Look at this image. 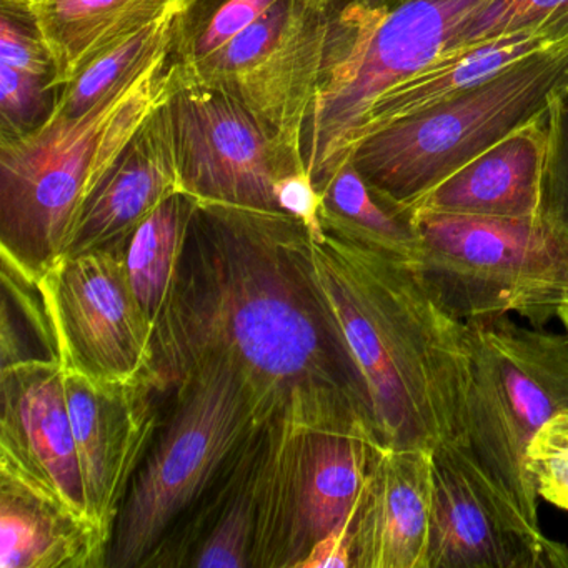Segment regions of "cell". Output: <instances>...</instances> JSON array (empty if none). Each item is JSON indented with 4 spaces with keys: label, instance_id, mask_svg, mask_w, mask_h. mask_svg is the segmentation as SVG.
<instances>
[{
    "label": "cell",
    "instance_id": "obj_1",
    "mask_svg": "<svg viewBox=\"0 0 568 568\" xmlns=\"http://www.w3.org/2000/svg\"><path fill=\"white\" fill-rule=\"evenodd\" d=\"M154 345L161 390L202 358L224 355L247 378L265 422L287 415L372 425L315 272L311 234L285 212L197 201Z\"/></svg>",
    "mask_w": 568,
    "mask_h": 568
},
{
    "label": "cell",
    "instance_id": "obj_2",
    "mask_svg": "<svg viewBox=\"0 0 568 568\" xmlns=\"http://www.w3.org/2000/svg\"><path fill=\"white\" fill-rule=\"evenodd\" d=\"M312 254L382 447L435 452L457 440L468 384L465 322L410 262L331 232L312 241Z\"/></svg>",
    "mask_w": 568,
    "mask_h": 568
},
{
    "label": "cell",
    "instance_id": "obj_3",
    "mask_svg": "<svg viewBox=\"0 0 568 568\" xmlns=\"http://www.w3.org/2000/svg\"><path fill=\"white\" fill-rule=\"evenodd\" d=\"M168 59L169 51L81 118L0 139L2 265L38 282L64 257L85 202L168 99Z\"/></svg>",
    "mask_w": 568,
    "mask_h": 568
},
{
    "label": "cell",
    "instance_id": "obj_4",
    "mask_svg": "<svg viewBox=\"0 0 568 568\" xmlns=\"http://www.w3.org/2000/svg\"><path fill=\"white\" fill-rule=\"evenodd\" d=\"M498 0H400L327 4L328 29L302 151L315 189L351 158L355 134L382 94L464 41Z\"/></svg>",
    "mask_w": 568,
    "mask_h": 568
},
{
    "label": "cell",
    "instance_id": "obj_5",
    "mask_svg": "<svg viewBox=\"0 0 568 568\" xmlns=\"http://www.w3.org/2000/svg\"><path fill=\"white\" fill-rule=\"evenodd\" d=\"M164 434L152 442L119 511L108 568H142L187 520L267 424L241 368L211 355L174 385Z\"/></svg>",
    "mask_w": 568,
    "mask_h": 568
},
{
    "label": "cell",
    "instance_id": "obj_6",
    "mask_svg": "<svg viewBox=\"0 0 568 568\" xmlns=\"http://www.w3.org/2000/svg\"><path fill=\"white\" fill-rule=\"evenodd\" d=\"M465 341L468 384L455 442L521 530L547 537L525 457L541 425L568 410V334L504 314L465 322Z\"/></svg>",
    "mask_w": 568,
    "mask_h": 568
},
{
    "label": "cell",
    "instance_id": "obj_7",
    "mask_svg": "<svg viewBox=\"0 0 568 568\" xmlns=\"http://www.w3.org/2000/svg\"><path fill=\"white\" fill-rule=\"evenodd\" d=\"M410 215L420 237L412 265L458 321L518 314L540 325L568 302V241L544 215Z\"/></svg>",
    "mask_w": 568,
    "mask_h": 568
},
{
    "label": "cell",
    "instance_id": "obj_8",
    "mask_svg": "<svg viewBox=\"0 0 568 568\" xmlns=\"http://www.w3.org/2000/svg\"><path fill=\"white\" fill-rule=\"evenodd\" d=\"M568 41L480 88L382 129L351 154L367 184L400 211L500 141L560 94Z\"/></svg>",
    "mask_w": 568,
    "mask_h": 568
},
{
    "label": "cell",
    "instance_id": "obj_9",
    "mask_svg": "<svg viewBox=\"0 0 568 568\" xmlns=\"http://www.w3.org/2000/svg\"><path fill=\"white\" fill-rule=\"evenodd\" d=\"M381 447L364 418H271L252 568H297L321 538L354 521Z\"/></svg>",
    "mask_w": 568,
    "mask_h": 568
},
{
    "label": "cell",
    "instance_id": "obj_10",
    "mask_svg": "<svg viewBox=\"0 0 568 568\" xmlns=\"http://www.w3.org/2000/svg\"><path fill=\"white\" fill-rule=\"evenodd\" d=\"M125 242L65 255L38 288L65 371L94 381H149L159 388L154 328L132 291Z\"/></svg>",
    "mask_w": 568,
    "mask_h": 568
},
{
    "label": "cell",
    "instance_id": "obj_11",
    "mask_svg": "<svg viewBox=\"0 0 568 568\" xmlns=\"http://www.w3.org/2000/svg\"><path fill=\"white\" fill-rule=\"evenodd\" d=\"M165 109L182 187L197 201L281 211L278 184L308 171L301 148L225 92L171 75Z\"/></svg>",
    "mask_w": 568,
    "mask_h": 568
},
{
    "label": "cell",
    "instance_id": "obj_12",
    "mask_svg": "<svg viewBox=\"0 0 568 568\" xmlns=\"http://www.w3.org/2000/svg\"><path fill=\"white\" fill-rule=\"evenodd\" d=\"M327 29L325 0H281L191 71L169 72L175 81L225 92L278 138L302 149L305 121L321 79Z\"/></svg>",
    "mask_w": 568,
    "mask_h": 568
},
{
    "label": "cell",
    "instance_id": "obj_13",
    "mask_svg": "<svg viewBox=\"0 0 568 568\" xmlns=\"http://www.w3.org/2000/svg\"><path fill=\"white\" fill-rule=\"evenodd\" d=\"M64 368V367H62ZM89 517L109 541L158 430L152 382H104L64 368Z\"/></svg>",
    "mask_w": 568,
    "mask_h": 568
},
{
    "label": "cell",
    "instance_id": "obj_14",
    "mask_svg": "<svg viewBox=\"0 0 568 568\" xmlns=\"http://www.w3.org/2000/svg\"><path fill=\"white\" fill-rule=\"evenodd\" d=\"M428 568H568V547L525 534L450 442L434 452Z\"/></svg>",
    "mask_w": 568,
    "mask_h": 568
},
{
    "label": "cell",
    "instance_id": "obj_15",
    "mask_svg": "<svg viewBox=\"0 0 568 568\" xmlns=\"http://www.w3.org/2000/svg\"><path fill=\"white\" fill-rule=\"evenodd\" d=\"M0 474L89 517L65 397L64 368L54 357L0 367Z\"/></svg>",
    "mask_w": 568,
    "mask_h": 568
},
{
    "label": "cell",
    "instance_id": "obj_16",
    "mask_svg": "<svg viewBox=\"0 0 568 568\" xmlns=\"http://www.w3.org/2000/svg\"><path fill=\"white\" fill-rule=\"evenodd\" d=\"M434 452L381 447L354 521V568H428Z\"/></svg>",
    "mask_w": 568,
    "mask_h": 568
},
{
    "label": "cell",
    "instance_id": "obj_17",
    "mask_svg": "<svg viewBox=\"0 0 568 568\" xmlns=\"http://www.w3.org/2000/svg\"><path fill=\"white\" fill-rule=\"evenodd\" d=\"M551 101L544 111L521 122L435 185L410 211L422 209L497 219L538 217L554 149Z\"/></svg>",
    "mask_w": 568,
    "mask_h": 568
},
{
    "label": "cell",
    "instance_id": "obj_18",
    "mask_svg": "<svg viewBox=\"0 0 568 568\" xmlns=\"http://www.w3.org/2000/svg\"><path fill=\"white\" fill-rule=\"evenodd\" d=\"M179 192L184 187L164 102L85 202L64 257L129 241L162 202Z\"/></svg>",
    "mask_w": 568,
    "mask_h": 568
},
{
    "label": "cell",
    "instance_id": "obj_19",
    "mask_svg": "<svg viewBox=\"0 0 568 568\" xmlns=\"http://www.w3.org/2000/svg\"><path fill=\"white\" fill-rule=\"evenodd\" d=\"M567 41L568 32L564 29L538 28L445 52L434 64L388 89L374 102L355 134L352 151L382 129L480 88L508 69Z\"/></svg>",
    "mask_w": 568,
    "mask_h": 568
},
{
    "label": "cell",
    "instance_id": "obj_20",
    "mask_svg": "<svg viewBox=\"0 0 568 568\" xmlns=\"http://www.w3.org/2000/svg\"><path fill=\"white\" fill-rule=\"evenodd\" d=\"M109 548L91 518L0 474V568H105Z\"/></svg>",
    "mask_w": 568,
    "mask_h": 568
},
{
    "label": "cell",
    "instance_id": "obj_21",
    "mask_svg": "<svg viewBox=\"0 0 568 568\" xmlns=\"http://www.w3.org/2000/svg\"><path fill=\"white\" fill-rule=\"evenodd\" d=\"M185 0H39L29 6L64 88L109 48L184 8Z\"/></svg>",
    "mask_w": 568,
    "mask_h": 568
},
{
    "label": "cell",
    "instance_id": "obj_22",
    "mask_svg": "<svg viewBox=\"0 0 568 568\" xmlns=\"http://www.w3.org/2000/svg\"><path fill=\"white\" fill-rule=\"evenodd\" d=\"M325 232L405 262H414L420 237L408 212L382 199L351 159L321 189Z\"/></svg>",
    "mask_w": 568,
    "mask_h": 568
},
{
    "label": "cell",
    "instance_id": "obj_23",
    "mask_svg": "<svg viewBox=\"0 0 568 568\" xmlns=\"http://www.w3.org/2000/svg\"><path fill=\"white\" fill-rule=\"evenodd\" d=\"M195 204L187 192L172 195L125 242L129 281L154 331L178 282Z\"/></svg>",
    "mask_w": 568,
    "mask_h": 568
},
{
    "label": "cell",
    "instance_id": "obj_24",
    "mask_svg": "<svg viewBox=\"0 0 568 568\" xmlns=\"http://www.w3.org/2000/svg\"><path fill=\"white\" fill-rule=\"evenodd\" d=\"M264 427L245 445L229 475L221 507L189 560L192 568H252Z\"/></svg>",
    "mask_w": 568,
    "mask_h": 568
},
{
    "label": "cell",
    "instance_id": "obj_25",
    "mask_svg": "<svg viewBox=\"0 0 568 568\" xmlns=\"http://www.w3.org/2000/svg\"><path fill=\"white\" fill-rule=\"evenodd\" d=\"M178 12L135 32L94 59L78 78L62 88L52 118H81L139 78L155 59L169 51Z\"/></svg>",
    "mask_w": 568,
    "mask_h": 568
},
{
    "label": "cell",
    "instance_id": "obj_26",
    "mask_svg": "<svg viewBox=\"0 0 568 568\" xmlns=\"http://www.w3.org/2000/svg\"><path fill=\"white\" fill-rule=\"evenodd\" d=\"M281 0H185L178 12L168 65L185 74L251 28Z\"/></svg>",
    "mask_w": 568,
    "mask_h": 568
},
{
    "label": "cell",
    "instance_id": "obj_27",
    "mask_svg": "<svg viewBox=\"0 0 568 568\" xmlns=\"http://www.w3.org/2000/svg\"><path fill=\"white\" fill-rule=\"evenodd\" d=\"M61 89L39 78L0 64V139H19L51 121Z\"/></svg>",
    "mask_w": 568,
    "mask_h": 568
},
{
    "label": "cell",
    "instance_id": "obj_28",
    "mask_svg": "<svg viewBox=\"0 0 568 568\" xmlns=\"http://www.w3.org/2000/svg\"><path fill=\"white\" fill-rule=\"evenodd\" d=\"M525 467L538 498L568 511V410L541 425L528 445Z\"/></svg>",
    "mask_w": 568,
    "mask_h": 568
},
{
    "label": "cell",
    "instance_id": "obj_29",
    "mask_svg": "<svg viewBox=\"0 0 568 568\" xmlns=\"http://www.w3.org/2000/svg\"><path fill=\"white\" fill-rule=\"evenodd\" d=\"M538 28L568 32V0H498L477 19L455 49Z\"/></svg>",
    "mask_w": 568,
    "mask_h": 568
},
{
    "label": "cell",
    "instance_id": "obj_30",
    "mask_svg": "<svg viewBox=\"0 0 568 568\" xmlns=\"http://www.w3.org/2000/svg\"><path fill=\"white\" fill-rule=\"evenodd\" d=\"M0 64L55 84L51 52L29 6L0 0Z\"/></svg>",
    "mask_w": 568,
    "mask_h": 568
},
{
    "label": "cell",
    "instance_id": "obj_31",
    "mask_svg": "<svg viewBox=\"0 0 568 568\" xmlns=\"http://www.w3.org/2000/svg\"><path fill=\"white\" fill-rule=\"evenodd\" d=\"M554 149L545 182L541 215L568 241V109L565 99L555 94L551 101Z\"/></svg>",
    "mask_w": 568,
    "mask_h": 568
},
{
    "label": "cell",
    "instance_id": "obj_32",
    "mask_svg": "<svg viewBox=\"0 0 568 568\" xmlns=\"http://www.w3.org/2000/svg\"><path fill=\"white\" fill-rule=\"evenodd\" d=\"M275 197H277V205L282 212L298 219L307 227L312 241L318 242V244L325 241V231L321 219V192L315 189L308 171L298 172V174L284 179L278 184Z\"/></svg>",
    "mask_w": 568,
    "mask_h": 568
},
{
    "label": "cell",
    "instance_id": "obj_33",
    "mask_svg": "<svg viewBox=\"0 0 568 568\" xmlns=\"http://www.w3.org/2000/svg\"><path fill=\"white\" fill-rule=\"evenodd\" d=\"M354 521L321 538L297 568H354Z\"/></svg>",
    "mask_w": 568,
    "mask_h": 568
},
{
    "label": "cell",
    "instance_id": "obj_34",
    "mask_svg": "<svg viewBox=\"0 0 568 568\" xmlns=\"http://www.w3.org/2000/svg\"><path fill=\"white\" fill-rule=\"evenodd\" d=\"M335 2H362V4H395V2H400V0H325V4H335Z\"/></svg>",
    "mask_w": 568,
    "mask_h": 568
},
{
    "label": "cell",
    "instance_id": "obj_35",
    "mask_svg": "<svg viewBox=\"0 0 568 568\" xmlns=\"http://www.w3.org/2000/svg\"><path fill=\"white\" fill-rule=\"evenodd\" d=\"M555 318H558L561 327L565 328V332L568 334V302L565 304L558 305L557 312H555Z\"/></svg>",
    "mask_w": 568,
    "mask_h": 568
},
{
    "label": "cell",
    "instance_id": "obj_36",
    "mask_svg": "<svg viewBox=\"0 0 568 568\" xmlns=\"http://www.w3.org/2000/svg\"><path fill=\"white\" fill-rule=\"evenodd\" d=\"M560 95L564 99L568 98V65H567V71H565L564 82H561Z\"/></svg>",
    "mask_w": 568,
    "mask_h": 568
},
{
    "label": "cell",
    "instance_id": "obj_37",
    "mask_svg": "<svg viewBox=\"0 0 568 568\" xmlns=\"http://www.w3.org/2000/svg\"><path fill=\"white\" fill-rule=\"evenodd\" d=\"M9 2H16V4L32 6L36 4V2H39V0H9Z\"/></svg>",
    "mask_w": 568,
    "mask_h": 568
},
{
    "label": "cell",
    "instance_id": "obj_38",
    "mask_svg": "<svg viewBox=\"0 0 568 568\" xmlns=\"http://www.w3.org/2000/svg\"><path fill=\"white\" fill-rule=\"evenodd\" d=\"M565 105H567V109H568V98L565 99Z\"/></svg>",
    "mask_w": 568,
    "mask_h": 568
}]
</instances>
